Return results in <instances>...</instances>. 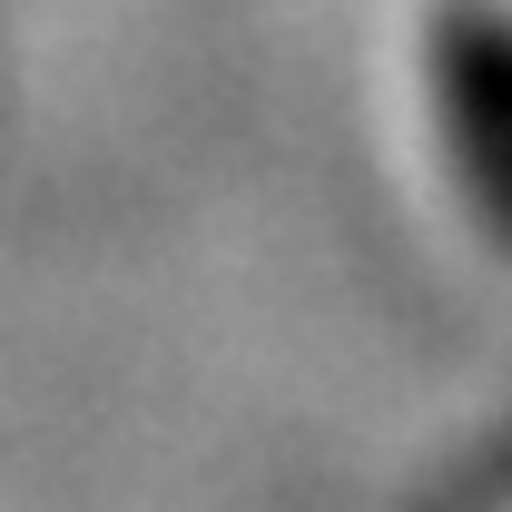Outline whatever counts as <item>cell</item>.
I'll return each instance as SVG.
<instances>
[{
    "mask_svg": "<svg viewBox=\"0 0 512 512\" xmlns=\"http://www.w3.org/2000/svg\"><path fill=\"white\" fill-rule=\"evenodd\" d=\"M424 119L473 237L512 256V0H434L424 20Z\"/></svg>",
    "mask_w": 512,
    "mask_h": 512,
    "instance_id": "1",
    "label": "cell"
}]
</instances>
